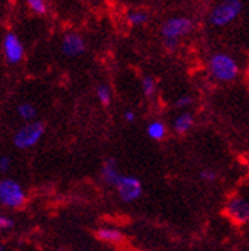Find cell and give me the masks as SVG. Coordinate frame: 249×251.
Listing matches in <instances>:
<instances>
[{
    "mask_svg": "<svg viewBox=\"0 0 249 251\" xmlns=\"http://www.w3.org/2000/svg\"><path fill=\"white\" fill-rule=\"evenodd\" d=\"M206 71L211 80L217 83H231L239 77L240 66L237 60L228 52H214L208 58Z\"/></svg>",
    "mask_w": 249,
    "mask_h": 251,
    "instance_id": "cell-1",
    "label": "cell"
},
{
    "mask_svg": "<svg viewBox=\"0 0 249 251\" xmlns=\"http://www.w3.org/2000/svg\"><path fill=\"white\" fill-rule=\"evenodd\" d=\"M24 204H26V190L23 185L11 178L0 179V205L9 210H17Z\"/></svg>",
    "mask_w": 249,
    "mask_h": 251,
    "instance_id": "cell-2",
    "label": "cell"
},
{
    "mask_svg": "<svg viewBox=\"0 0 249 251\" xmlns=\"http://www.w3.org/2000/svg\"><path fill=\"white\" fill-rule=\"evenodd\" d=\"M243 11V2L240 0H225V2L217 3L209 11L208 20L216 28H223L231 25L237 19Z\"/></svg>",
    "mask_w": 249,
    "mask_h": 251,
    "instance_id": "cell-3",
    "label": "cell"
},
{
    "mask_svg": "<svg viewBox=\"0 0 249 251\" xmlns=\"http://www.w3.org/2000/svg\"><path fill=\"white\" fill-rule=\"evenodd\" d=\"M45 124L42 121H32V123H24L22 127H19L12 138V143L20 150H28L37 146L45 135Z\"/></svg>",
    "mask_w": 249,
    "mask_h": 251,
    "instance_id": "cell-4",
    "label": "cell"
},
{
    "mask_svg": "<svg viewBox=\"0 0 249 251\" xmlns=\"http://www.w3.org/2000/svg\"><path fill=\"white\" fill-rule=\"evenodd\" d=\"M194 29V20L186 16H173L168 17L160 25V35L164 40L179 42L183 37L190 35Z\"/></svg>",
    "mask_w": 249,
    "mask_h": 251,
    "instance_id": "cell-5",
    "label": "cell"
},
{
    "mask_svg": "<svg viewBox=\"0 0 249 251\" xmlns=\"http://www.w3.org/2000/svg\"><path fill=\"white\" fill-rule=\"evenodd\" d=\"M116 193L124 204H133L142 196V182L133 175H122V178L116 184Z\"/></svg>",
    "mask_w": 249,
    "mask_h": 251,
    "instance_id": "cell-6",
    "label": "cell"
},
{
    "mask_svg": "<svg viewBox=\"0 0 249 251\" xmlns=\"http://www.w3.org/2000/svg\"><path fill=\"white\" fill-rule=\"evenodd\" d=\"M2 49L5 60L9 65H19L24 60V45L16 32H6L2 40Z\"/></svg>",
    "mask_w": 249,
    "mask_h": 251,
    "instance_id": "cell-7",
    "label": "cell"
},
{
    "mask_svg": "<svg viewBox=\"0 0 249 251\" xmlns=\"http://www.w3.org/2000/svg\"><path fill=\"white\" fill-rule=\"evenodd\" d=\"M61 52H63L66 57L69 58H77L80 55H83L87 49V43L84 40V37L80 32L75 31H69L66 32L63 37H61Z\"/></svg>",
    "mask_w": 249,
    "mask_h": 251,
    "instance_id": "cell-8",
    "label": "cell"
},
{
    "mask_svg": "<svg viewBox=\"0 0 249 251\" xmlns=\"http://www.w3.org/2000/svg\"><path fill=\"white\" fill-rule=\"evenodd\" d=\"M225 213L237 224L249 222V199L240 195L232 196L225 207Z\"/></svg>",
    "mask_w": 249,
    "mask_h": 251,
    "instance_id": "cell-9",
    "label": "cell"
},
{
    "mask_svg": "<svg viewBox=\"0 0 249 251\" xmlns=\"http://www.w3.org/2000/svg\"><path fill=\"white\" fill-rule=\"evenodd\" d=\"M122 178L118 161L115 158H106L101 166V179L112 187H116L118 181Z\"/></svg>",
    "mask_w": 249,
    "mask_h": 251,
    "instance_id": "cell-10",
    "label": "cell"
},
{
    "mask_svg": "<svg viewBox=\"0 0 249 251\" xmlns=\"http://www.w3.org/2000/svg\"><path fill=\"white\" fill-rule=\"evenodd\" d=\"M193 126H194V115L190 110H185V112H181V114L174 118L173 130L178 135H185L193 129Z\"/></svg>",
    "mask_w": 249,
    "mask_h": 251,
    "instance_id": "cell-11",
    "label": "cell"
},
{
    "mask_svg": "<svg viewBox=\"0 0 249 251\" xmlns=\"http://www.w3.org/2000/svg\"><path fill=\"white\" fill-rule=\"evenodd\" d=\"M122 233L121 230L118 228H113V227H103L96 231V239L101 241V242H106V244H118L122 241Z\"/></svg>",
    "mask_w": 249,
    "mask_h": 251,
    "instance_id": "cell-12",
    "label": "cell"
},
{
    "mask_svg": "<svg viewBox=\"0 0 249 251\" xmlns=\"http://www.w3.org/2000/svg\"><path fill=\"white\" fill-rule=\"evenodd\" d=\"M147 135L148 138H152L153 141H162L167 136V126L165 123L159 121V120H153L147 124Z\"/></svg>",
    "mask_w": 249,
    "mask_h": 251,
    "instance_id": "cell-13",
    "label": "cell"
},
{
    "mask_svg": "<svg viewBox=\"0 0 249 251\" xmlns=\"http://www.w3.org/2000/svg\"><path fill=\"white\" fill-rule=\"evenodd\" d=\"M17 115L24 123H32V121H37L39 109H37L31 101H22L17 106Z\"/></svg>",
    "mask_w": 249,
    "mask_h": 251,
    "instance_id": "cell-14",
    "label": "cell"
},
{
    "mask_svg": "<svg viewBox=\"0 0 249 251\" xmlns=\"http://www.w3.org/2000/svg\"><path fill=\"white\" fill-rule=\"evenodd\" d=\"M126 20L130 26H144L148 22V14L142 9H130L126 14Z\"/></svg>",
    "mask_w": 249,
    "mask_h": 251,
    "instance_id": "cell-15",
    "label": "cell"
},
{
    "mask_svg": "<svg viewBox=\"0 0 249 251\" xmlns=\"http://www.w3.org/2000/svg\"><path fill=\"white\" fill-rule=\"evenodd\" d=\"M95 94H96V98L98 101L101 103L103 106H110L112 104V89L106 84V83H99L95 89Z\"/></svg>",
    "mask_w": 249,
    "mask_h": 251,
    "instance_id": "cell-16",
    "label": "cell"
},
{
    "mask_svg": "<svg viewBox=\"0 0 249 251\" xmlns=\"http://www.w3.org/2000/svg\"><path fill=\"white\" fill-rule=\"evenodd\" d=\"M141 87H142V94L147 98H153L158 91V84H156L155 77H152V75H144L141 80Z\"/></svg>",
    "mask_w": 249,
    "mask_h": 251,
    "instance_id": "cell-17",
    "label": "cell"
},
{
    "mask_svg": "<svg viewBox=\"0 0 249 251\" xmlns=\"http://www.w3.org/2000/svg\"><path fill=\"white\" fill-rule=\"evenodd\" d=\"M26 5H28L29 11L37 16H43L47 12V3L45 2V0H28Z\"/></svg>",
    "mask_w": 249,
    "mask_h": 251,
    "instance_id": "cell-18",
    "label": "cell"
},
{
    "mask_svg": "<svg viewBox=\"0 0 249 251\" xmlns=\"http://www.w3.org/2000/svg\"><path fill=\"white\" fill-rule=\"evenodd\" d=\"M193 103H194V98H193V95H181L178 100H176V103H174V107L176 109H179V110H182V112H185L188 107H191L193 106Z\"/></svg>",
    "mask_w": 249,
    "mask_h": 251,
    "instance_id": "cell-19",
    "label": "cell"
},
{
    "mask_svg": "<svg viewBox=\"0 0 249 251\" xmlns=\"http://www.w3.org/2000/svg\"><path fill=\"white\" fill-rule=\"evenodd\" d=\"M201 179L205 181V182H213L217 179V173L214 170H209V169H205L201 172Z\"/></svg>",
    "mask_w": 249,
    "mask_h": 251,
    "instance_id": "cell-20",
    "label": "cell"
},
{
    "mask_svg": "<svg viewBox=\"0 0 249 251\" xmlns=\"http://www.w3.org/2000/svg\"><path fill=\"white\" fill-rule=\"evenodd\" d=\"M11 164H12V161H11V158L8 155H2V156H0V172H2V173L9 172Z\"/></svg>",
    "mask_w": 249,
    "mask_h": 251,
    "instance_id": "cell-21",
    "label": "cell"
},
{
    "mask_svg": "<svg viewBox=\"0 0 249 251\" xmlns=\"http://www.w3.org/2000/svg\"><path fill=\"white\" fill-rule=\"evenodd\" d=\"M12 227H14V221L5 215H0V230H11Z\"/></svg>",
    "mask_w": 249,
    "mask_h": 251,
    "instance_id": "cell-22",
    "label": "cell"
},
{
    "mask_svg": "<svg viewBox=\"0 0 249 251\" xmlns=\"http://www.w3.org/2000/svg\"><path fill=\"white\" fill-rule=\"evenodd\" d=\"M124 120H126L127 123H135L136 121V114H135V110L129 109L124 112Z\"/></svg>",
    "mask_w": 249,
    "mask_h": 251,
    "instance_id": "cell-23",
    "label": "cell"
},
{
    "mask_svg": "<svg viewBox=\"0 0 249 251\" xmlns=\"http://www.w3.org/2000/svg\"><path fill=\"white\" fill-rule=\"evenodd\" d=\"M0 251H6V250H5V247H3L2 244H0Z\"/></svg>",
    "mask_w": 249,
    "mask_h": 251,
    "instance_id": "cell-24",
    "label": "cell"
},
{
    "mask_svg": "<svg viewBox=\"0 0 249 251\" xmlns=\"http://www.w3.org/2000/svg\"><path fill=\"white\" fill-rule=\"evenodd\" d=\"M55 251H65V250H61V248H60V250H55Z\"/></svg>",
    "mask_w": 249,
    "mask_h": 251,
    "instance_id": "cell-25",
    "label": "cell"
}]
</instances>
